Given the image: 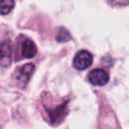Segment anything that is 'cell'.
Here are the masks:
<instances>
[{"instance_id":"6da1fadb","label":"cell","mask_w":129,"mask_h":129,"mask_svg":"<svg viewBox=\"0 0 129 129\" xmlns=\"http://www.w3.org/2000/svg\"><path fill=\"white\" fill-rule=\"evenodd\" d=\"M93 56L88 50H80L74 57V67L78 70H86L92 64Z\"/></svg>"},{"instance_id":"7a4b0ae2","label":"cell","mask_w":129,"mask_h":129,"mask_svg":"<svg viewBox=\"0 0 129 129\" xmlns=\"http://www.w3.org/2000/svg\"><path fill=\"white\" fill-rule=\"evenodd\" d=\"M88 80L91 84L95 86H103L108 83L109 75L103 69H95L91 71L90 74L88 75Z\"/></svg>"},{"instance_id":"3957f363","label":"cell","mask_w":129,"mask_h":129,"mask_svg":"<svg viewBox=\"0 0 129 129\" xmlns=\"http://www.w3.org/2000/svg\"><path fill=\"white\" fill-rule=\"evenodd\" d=\"M34 66L32 63H25L20 68V70L17 73V81L22 85L25 86L26 83L29 81L31 75L33 74Z\"/></svg>"},{"instance_id":"277c9868","label":"cell","mask_w":129,"mask_h":129,"mask_svg":"<svg viewBox=\"0 0 129 129\" xmlns=\"http://www.w3.org/2000/svg\"><path fill=\"white\" fill-rule=\"evenodd\" d=\"M12 60V52L11 47L7 42L0 43V66L1 67H9Z\"/></svg>"},{"instance_id":"5b68a950","label":"cell","mask_w":129,"mask_h":129,"mask_svg":"<svg viewBox=\"0 0 129 129\" xmlns=\"http://www.w3.org/2000/svg\"><path fill=\"white\" fill-rule=\"evenodd\" d=\"M36 45L34 44V42L30 39H26L23 43H22V49H21V52H22V55L24 57H27V58H31L33 57L35 54H36Z\"/></svg>"},{"instance_id":"8992f818","label":"cell","mask_w":129,"mask_h":129,"mask_svg":"<svg viewBox=\"0 0 129 129\" xmlns=\"http://www.w3.org/2000/svg\"><path fill=\"white\" fill-rule=\"evenodd\" d=\"M48 114L50 116L51 122L54 121H60L62 119V116L66 115V103L61 106L57 107L55 110H48Z\"/></svg>"},{"instance_id":"52a82bcc","label":"cell","mask_w":129,"mask_h":129,"mask_svg":"<svg viewBox=\"0 0 129 129\" xmlns=\"http://www.w3.org/2000/svg\"><path fill=\"white\" fill-rule=\"evenodd\" d=\"M14 7V0H0V14H8Z\"/></svg>"},{"instance_id":"ba28073f","label":"cell","mask_w":129,"mask_h":129,"mask_svg":"<svg viewBox=\"0 0 129 129\" xmlns=\"http://www.w3.org/2000/svg\"><path fill=\"white\" fill-rule=\"evenodd\" d=\"M70 38H71V34L69 33V31L67 29H64V28H59L58 29L57 34H56V40L57 41L64 42V41H68Z\"/></svg>"},{"instance_id":"9c48e42d","label":"cell","mask_w":129,"mask_h":129,"mask_svg":"<svg viewBox=\"0 0 129 129\" xmlns=\"http://www.w3.org/2000/svg\"><path fill=\"white\" fill-rule=\"evenodd\" d=\"M110 2H112L113 4H117V5H124V4H128L129 0H109Z\"/></svg>"}]
</instances>
